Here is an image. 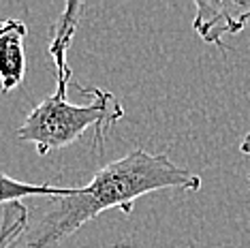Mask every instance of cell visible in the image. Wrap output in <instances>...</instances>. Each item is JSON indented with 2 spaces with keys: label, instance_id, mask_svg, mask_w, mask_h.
<instances>
[{
  "label": "cell",
  "instance_id": "6da1fadb",
  "mask_svg": "<svg viewBox=\"0 0 250 248\" xmlns=\"http://www.w3.org/2000/svg\"><path fill=\"white\" fill-rule=\"evenodd\" d=\"M165 188L195 193L201 188V178L175 165L167 154L137 148L101 167L83 188H73L64 197H49L52 207L35 223H28V229L11 248H58L99 214L107 210L130 214L139 197Z\"/></svg>",
  "mask_w": 250,
  "mask_h": 248
},
{
  "label": "cell",
  "instance_id": "7a4b0ae2",
  "mask_svg": "<svg viewBox=\"0 0 250 248\" xmlns=\"http://www.w3.org/2000/svg\"><path fill=\"white\" fill-rule=\"evenodd\" d=\"M69 82L71 73L56 77V92L45 97L15 131L20 142L32 144L41 156L75 144L88 128L94 131V148H99V144L103 145L109 131L124 118V107L118 97L101 88L79 86L77 92L92 97V101L86 105L69 103Z\"/></svg>",
  "mask_w": 250,
  "mask_h": 248
},
{
  "label": "cell",
  "instance_id": "3957f363",
  "mask_svg": "<svg viewBox=\"0 0 250 248\" xmlns=\"http://www.w3.org/2000/svg\"><path fill=\"white\" fill-rule=\"evenodd\" d=\"M250 21V2L235 0H197L192 28L206 43L218 45L220 49H231L223 43V35H237Z\"/></svg>",
  "mask_w": 250,
  "mask_h": 248
},
{
  "label": "cell",
  "instance_id": "277c9868",
  "mask_svg": "<svg viewBox=\"0 0 250 248\" xmlns=\"http://www.w3.org/2000/svg\"><path fill=\"white\" fill-rule=\"evenodd\" d=\"M26 35L24 21L15 18L0 20V90L4 94L15 90L26 77Z\"/></svg>",
  "mask_w": 250,
  "mask_h": 248
},
{
  "label": "cell",
  "instance_id": "5b68a950",
  "mask_svg": "<svg viewBox=\"0 0 250 248\" xmlns=\"http://www.w3.org/2000/svg\"><path fill=\"white\" fill-rule=\"evenodd\" d=\"M82 9H83L82 2H66L60 18L56 20L52 28V41H49L47 54L56 66V77H64L71 73L69 64H66V52H69L73 37L77 32L79 20H82Z\"/></svg>",
  "mask_w": 250,
  "mask_h": 248
},
{
  "label": "cell",
  "instance_id": "8992f818",
  "mask_svg": "<svg viewBox=\"0 0 250 248\" xmlns=\"http://www.w3.org/2000/svg\"><path fill=\"white\" fill-rule=\"evenodd\" d=\"M73 188H64V186L21 182V180H15L7 173H0V206L15 204V201H21L24 197H64Z\"/></svg>",
  "mask_w": 250,
  "mask_h": 248
},
{
  "label": "cell",
  "instance_id": "52a82bcc",
  "mask_svg": "<svg viewBox=\"0 0 250 248\" xmlns=\"http://www.w3.org/2000/svg\"><path fill=\"white\" fill-rule=\"evenodd\" d=\"M30 212L21 201L9 204L0 212V248H11L28 229Z\"/></svg>",
  "mask_w": 250,
  "mask_h": 248
},
{
  "label": "cell",
  "instance_id": "ba28073f",
  "mask_svg": "<svg viewBox=\"0 0 250 248\" xmlns=\"http://www.w3.org/2000/svg\"><path fill=\"white\" fill-rule=\"evenodd\" d=\"M240 150H242V154H248L250 156V133H246V137L242 139ZM248 186H250V176H248Z\"/></svg>",
  "mask_w": 250,
  "mask_h": 248
}]
</instances>
